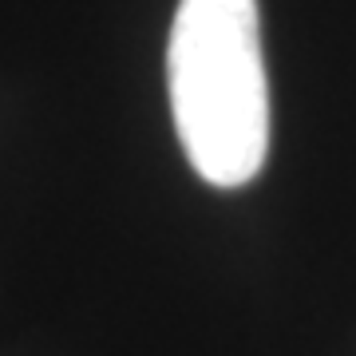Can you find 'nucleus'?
Instances as JSON below:
<instances>
[{
	"mask_svg": "<svg viewBox=\"0 0 356 356\" xmlns=\"http://www.w3.org/2000/svg\"><path fill=\"white\" fill-rule=\"evenodd\" d=\"M166 88L182 151L210 186H245L269 151L257 0H178Z\"/></svg>",
	"mask_w": 356,
	"mask_h": 356,
	"instance_id": "1",
	"label": "nucleus"
}]
</instances>
